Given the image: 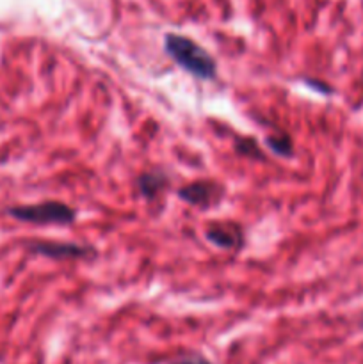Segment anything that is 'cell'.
Returning a JSON list of instances; mask_svg holds the SVG:
<instances>
[{
  "label": "cell",
  "mask_w": 363,
  "mask_h": 364,
  "mask_svg": "<svg viewBox=\"0 0 363 364\" xmlns=\"http://www.w3.org/2000/svg\"><path fill=\"white\" fill-rule=\"evenodd\" d=\"M235 151L241 153V155L244 156H251V159L256 160L263 159L262 149L258 148L255 139H237V141H235Z\"/></svg>",
  "instance_id": "cell-8"
},
{
  "label": "cell",
  "mask_w": 363,
  "mask_h": 364,
  "mask_svg": "<svg viewBox=\"0 0 363 364\" xmlns=\"http://www.w3.org/2000/svg\"><path fill=\"white\" fill-rule=\"evenodd\" d=\"M223 196V187L214 181H196V183L185 185L178 191V198L199 208H209L216 205Z\"/></svg>",
  "instance_id": "cell-4"
},
{
  "label": "cell",
  "mask_w": 363,
  "mask_h": 364,
  "mask_svg": "<svg viewBox=\"0 0 363 364\" xmlns=\"http://www.w3.org/2000/svg\"><path fill=\"white\" fill-rule=\"evenodd\" d=\"M206 240L219 249L238 251L244 245V231L238 224L233 223H214L205 233Z\"/></svg>",
  "instance_id": "cell-5"
},
{
  "label": "cell",
  "mask_w": 363,
  "mask_h": 364,
  "mask_svg": "<svg viewBox=\"0 0 363 364\" xmlns=\"http://www.w3.org/2000/svg\"><path fill=\"white\" fill-rule=\"evenodd\" d=\"M306 84H308L310 87L317 89V91H319V92H331V89L327 87V85H320V84H322V82H317V80H306Z\"/></svg>",
  "instance_id": "cell-9"
},
{
  "label": "cell",
  "mask_w": 363,
  "mask_h": 364,
  "mask_svg": "<svg viewBox=\"0 0 363 364\" xmlns=\"http://www.w3.org/2000/svg\"><path fill=\"white\" fill-rule=\"evenodd\" d=\"M267 146L270 148V151L280 156H292V153H294V144H292L290 137L287 134H281V132L276 135H269Z\"/></svg>",
  "instance_id": "cell-7"
},
{
  "label": "cell",
  "mask_w": 363,
  "mask_h": 364,
  "mask_svg": "<svg viewBox=\"0 0 363 364\" xmlns=\"http://www.w3.org/2000/svg\"><path fill=\"white\" fill-rule=\"evenodd\" d=\"M167 178L166 174L160 173V171H152V173H144L139 176L137 187L141 192L142 198L146 199H155L157 196L162 192V188L166 187Z\"/></svg>",
  "instance_id": "cell-6"
},
{
  "label": "cell",
  "mask_w": 363,
  "mask_h": 364,
  "mask_svg": "<svg viewBox=\"0 0 363 364\" xmlns=\"http://www.w3.org/2000/svg\"><path fill=\"white\" fill-rule=\"evenodd\" d=\"M164 50L187 73L199 80H212L216 78L217 64L214 57L206 50H203L198 43L180 34H166L164 38Z\"/></svg>",
  "instance_id": "cell-1"
},
{
  "label": "cell",
  "mask_w": 363,
  "mask_h": 364,
  "mask_svg": "<svg viewBox=\"0 0 363 364\" xmlns=\"http://www.w3.org/2000/svg\"><path fill=\"white\" fill-rule=\"evenodd\" d=\"M7 215L20 223L36 224V226H46V224H57V226H68L77 219V212L71 206L60 201H45L38 205H23L7 208Z\"/></svg>",
  "instance_id": "cell-2"
},
{
  "label": "cell",
  "mask_w": 363,
  "mask_h": 364,
  "mask_svg": "<svg viewBox=\"0 0 363 364\" xmlns=\"http://www.w3.org/2000/svg\"><path fill=\"white\" fill-rule=\"evenodd\" d=\"M27 249L34 255L45 256L52 259H84L95 255L91 247L78 244H66V242H31Z\"/></svg>",
  "instance_id": "cell-3"
},
{
  "label": "cell",
  "mask_w": 363,
  "mask_h": 364,
  "mask_svg": "<svg viewBox=\"0 0 363 364\" xmlns=\"http://www.w3.org/2000/svg\"><path fill=\"white\" fill-rule=\"evenodd\" d=\"M174 364H210V363L203 358H192V359H185V361H180V363H174Z\"/></svg>",
  "instance_id": "cell-10"
}]
</instances>
